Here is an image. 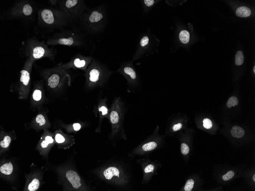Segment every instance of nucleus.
Listing matches in <instances>:
<instances>
[{
	"label": "nucleus",
	"instance_id": "obj_1",
	"mask_svg": "<svg viewBox=\"0 0 255 191\" xmlns=\"http://www.w3.org/2000/svg\"><path fill=\"white\" fill-rule=\"evenodd\" d=\"M106 7L104 4L92 9H89L80 18L81 26L84 30L91 35L103 31L106 26Z\"/></svg>",
	"mask_w": 255,
	"mask_h": 191
},
{
	"label": "nucleus",
	"instance_id": "obj_2",
	"mask_svg": "<svg viewBox=\"0 0 255 191\" xmlns=\"http://www.w3.org/2000/svg\"><path fill=\"white\" fill-rule=\"evenodd\" d=\"M112 73L106 66L94 58L86 70V87L89 90L103 87Z\"/></svg>",
	"mask_w": 255,
	"mask_h": 191
},
{
	"label": "nucleus",
	"instance_id": "obj_3",
	"mask_svg": "<svg viewBox=\"0 0 255 191\" xmlns=\"http://www.w3.org/2000/svg\"><path fill=\"white\" fill-rule=\"evenodd\" d=\"M41 16L44 24L55 28L61 29L72 22L68 14L61 9L60 10L44 9L41 11Z\"/></svg>",
	"mask_w": 255,
	"mask_h": 191
},
{
	"label": "nucleus",
	"instance_id": "obj_4",
	"mask_svg": "<svg viewBox=\"0 0 255 191\" xmlns=\"http://www.w3.org/2000/svg\"><path fill=\"white\" fill-rule=\"evenodd\" d=\"M125 111V104L120 97H116L113 101L109 114L112 125V136H115L122 130V124Z\"/></svg>",
	"mask_w": 255,
	"mask_h": 191
},
{
	"label": "nucleus",
	"instance_id": "obj_5",
	"mask_svg": "<svg viewBox=\"0 0 255 191\" xmlns=\"http://www.w3.org/2000/svg\"><path fill=\"white\" fill-rule=\"evenodd\" d=\"M86 41L85 37L79 32L71 30L63 31L55 35L51 44L61 45L69 47H82Z\"/></svg>",
	"mask_w": 255,
	"mask_h": 191
},
{
	"label": "nucleus",
	"instance_id": "obj_6",
	"mask_svg": "<svg viewBox=\"0 0 255 191\" xmlns=\"http://www.w3.org/2000/svg\"><path fill=\"white\" fill-rule=\"evenodd\" d=\"M60 9L69 15L72 21L79 20L89 8L84 1L81 0H67L59 2Z\"/></svg>",
	"mask_w": 255,
	"mask_h": 191
},
{
	"label": "nucleus",
	"instance_id": "obj_7",
	"mask_svg": "<svg viewBox=\"0 0 255 191\" xmlns=\"http://www.w3.org/2000/svg\"><path fill=\"white\" fill-rule=\"evenodd\" d=\"M118 71L127 79L128 84L130 88L133 89L137 88L138 84V78L131 62L122 65Z\"/></svg>",
	"mask_w": 255,
	"mask_h": 191
},
{
	"label": "nucleus",
	"instance_id": "obj_8",
	"mask_svg": "<svg viewBox=\"0 0 255 191\" xmlns=\"http://www.w3.org/2000/svg\"><path fill=\"white\" fill-rule=\"evenodd\" d=\"M70 77L65 70L60 68L58 73L52 74L48 79V84L51 88H57L64 85L65 83H70Z\"/></svg>",
	"mask_w": 255,
	"mask_h": 191
},
{
	"label": "nucleus",
	"instance_id": "obj_9",
	"mask_svg": "<svg viewBox=\"0 0 255 191\" xmlns=\"http://www.w3.org/2000/svg\"><path fill=\"white\" fill-rule=\"evenodd\" d=\"M93 59L91 56L85 57L79 55L73 59L70 62L63 65V66L65 68H73L86 70L92 62Z\"/></svg>",
	"mask_w": 255,
	"mask_h": 191
},
{
	"label": "nucleus",
	"instance_id": "obj_10",
	"mask_svg": "<svg viewBox=\"0 0 255 191\" xmlns=\"http://www.w3.org/2000/svg\"><path fill=\"white\" fill-rule=\"evenodd\" d=\"M66 177L73 187L75 189H78L82 185L80 178L76 172L72 170H68L66 174Z\"/></svg>",
	"mask_w": 255,
	"mask_h": 191
},
{
	"label": "nucleus",
	"instance_id": "obj_11",
	"mask_svg": "<svg viewBox=\"0 0 255 191\" xmlns=\"http://www.w3.org/2000/svg\"><path fill=\"white\" fill-rule=\"evenodd\" d=\"M120 171L118 169L115 167H110L106 169L103 172V175L105 179L110 180L114 177L119 176Z\"/></svg>",
	"mask_w": 255,
	"mask_h": 191
},
{
	"label": "nucleus",
	"instance_id": "obj_12",
	"mask_svg": "<svg viewBox=\"0 0 255 191\" xmlns=\"http://www.w3.org/2000/svg\"><path fill=\"white\" fill-rule=\"evenodd\" d=\"M46 52L44 47L42 46H35L32 51L33 57L35 59H39L43 57Z\"/></svg>",
	"mask_w": 255,
	"mask_h": 191
},
{
	"label": "nucleus",
	"instance_id": "obj_13",
	"mask_svg": "<svg viewBox=\"0 0 255 191\" xmlns=\"http://www.w3.org/2000/svg\"><path fill=\"white\" fill-rule=\"evenodd\" d=\"M251 10L244 6L238 8L236 11L237 16L239 17H248L251 15Z\"/></svg>",
	"mask_w": 255,
	"mask_h": 191
},
{
	"label": "nucleus",
	"instance_id": "obj_14",
	"mask_svg": "<svg viewBox=\"0 0 255 191\" xmlns=\"http://www.w3.org/2000/svg\"><path fill=\"white\" fill-rule=\"evenodd\" d=\"M231 134L234 138H241L244 136L245 131L243 128L236 125L232 128Z\"/></svg>",
	"mask_w": 255,
	"mask_h": 191
},
{
	"label": "nucleus",
	"instance_id": "obj_15",
	"mask_svg": "<svg viewBox=\"0 0 255 191\" xmlns=\"http://www.w3.org/2000/svg\"><path fill=\"white\" fill-rule=\"evenodd\" d=\"M13 167L11 163L4 164L1 166L0 171L2 173L6 175H9L12 173Z\"/></svg>",
	"mask_w": 255,
	"mask_h": 191
},
{
	"label": "nucleus",
	"instance_id": "obj_16",
	"mask_svg": "<svg viewBox=\"0 0 255 191\" xmlns=\"http://www.w3.org/2000/svg\"><path fill=\"white\" fill-rule=\"evenodd\" d=\"M21 74L20 81L23 83L24 85L27 86L30 80V74L28 71L24 70L21 71Z\"/></svg>",
	"mask_w": 255,
	"mask_h": 191
},
{
	"label": "nucleus",
	"instance_id": "obj_17",
	"mask_svg": "<svg viewBox=\"0 0 255 191\" xmlns=\"http://www.w3.org/2000/svg\"><path fill=\"white\" fill-rule=\"evenodd\" d=\"M179 39L181 43L186 44L188 43L190 39V34L187 31L184 30L180 32Z\"/></svg>",
	"mask_w": 255,
	"mask_h": 191
},
{
	"label": "nucleus",
	"instance_id": "obj_18",
	"mask_svg": "<svg viewBox=\"0 0 255 191\" xmlns=\"http://www.w3.org/2000/svg\"><path fill=\"white\" fill-rule=\"evenodd\" d=\"M244 56L243 52L241 51L237 52L235 56V64L237 66H240L244 63Z\"/></svg>",
	"mask_w": 255,
	"mask_h": 191
},
{
	"label": "nucleus",
	"instance_id": "obj_19",
	"mask_svg": "<svg viewBox=\"0 0 255 191\" xmlns=\"http://www.w3.org/2000/svg\"><path fill=\"white\" fill-rule=\"evenodd\" d=\"M22 12L23 14L26 16H30L33 12V9L31 5L29 4H26L23 6L22 9Z\"/></svg>",
	"mask_w": 255,
	"mask_h": 191
},
{
	"label": "nucleus",
	"instance_id": "obj_20",
	"mask_svg": "<svg viewBox=\"0 0 255 191\" xmlns=\"http://www.w3.org/2000/svg\"><path fill=\"white\" fill-rule=\"evenodd\" d=\"M158 144L156 142L154 141L150 142L145 143L143 146L142 149L145 151L153 150L156 148Z\"/></svg>",
	"mask_w": 255,
	"mask_h": 191
},
{
	"label": "nucleus",
	"instance_id": "obj_21",
	"mask_svg": "<svg viewBox=\"0 0 255 191\" xmlns=\"http://www.w3.org/2000/svg\"><path fill=\"white\" fill-rule=\"evenodd\" d=\"M39 180L37 179H33L31 183L29 185L28 189L29 191H34L37 190L39 186Z\"/></svg>",
	"mask_w": 255,
	"mask_h": 191
},
{
	"label": "nucleus",
	"instance_id": "obj_22",
	"mask_svg": "<svg viewBox=\"0 0 255 191\" xmlns=\"http://www.w3.org/2000/svg\"><path fill=\"white\" fill-rule=\"evenodd\" d=\"M239 103L238 98L235 96H232L228 100L226 105L228 108H231L232 106L237 105Z\"/></svg>",
	"mask_w": 255,
	"mask_h": 191
},
{
	"label": "nucleus",
	"instance_id": "obj_23",
	"mask_svg": "<svg viewBox=\"0 0 255 191\" xmlns=\"http://www.w3.org/2000/svg\"><path fill=\"white\" fill-rule=\"evenodd\" d=\"M11 141V138L9 136H6L4 138V140L1 142L0 145L2 148H7L9 147Z\"/></svg>",
	"mask_w": 255,
	"mask_h": 191
},
{
	"label": "nucleus",
	"instance_id": "obj_24",
	"mask_svg": "<svg viewBox=\"0 0 255 191\" xmlns=\"http://www.w3.org/2000/svg\"><path fill=\"white\" fill-rule=\"evenodd\" d=\"M194 184V181L190 179L188 180L185 185L184 189L185 191H191L193 189Z\"/></svg>",
	"mask_w": 255,
	"mask_h": 191
},
{
	"label": "nucleus",
	"instance_id": "obj_25",
	"mask_svg": "<svg viewBox=\"0 0 255 191\" xmlns=\"http://www.w3.org/2000/svg\"><path fill=\"white\" fill-rule=\"evenodd\" d=\"M33 99L36 101H39L42 98V92L39 90H36L33 92Z\"/></svg>",
	"mask_w": 255,
	"mask_h": 191
},
{
	"label": "nucleus",
	"instance_id": "obj_26",
	"mask_svg": "<svg viewBox=\"0 0 255 191\" xmlns=\"http://www.w3.org/2000/svg\"><path fill=\"white\" fill-rule=\"evenodd\" d=\"M36 122L37 123L39 124L40 126H42L46 124V120L44 116L42 115H39L36 119Z\"/></svg>",
	"mask_w": 255,
	"mask_h": 191
},
{
	"label": "nucleus",
	"instance_id": "obj_27",
	"mask_svg": "<svg viewBox=\"0 0 255 191\" xmlns=\"http://www.w3.org/2000/svg\"><path fill=\"white\" fill-rule=\"evenodd\" d=\"M203 126L206 129H210L212 127V121L208 118L204 119L203 120Z\"/></svg>",
	"mask_w": 255,
	"mask_h": 191
},
{
	"label": "nucleus",
	"instance_id": "obj_28",
	"mask_svg": "<svg viewBox=\"0 0 255 191\" xmlns=\"http://www.w3.org/2000/svg\"><path fill=\"white\" fill-rule=\"evenodd\" d=\"M181 152L184 155H187L190 152V148L186 143H183L181 144Z\"/></svg>",
	"mask_w": 255,
	"mask_h": 191
},
{
	"label": "nucleus",
	"instance_id": "obj_29",
	"mask_svg": "<svg viewBox=\"0 0 255 191\" xmlns=\"http://www.w3.org/2000/svg\"><path fill=\"white\" fill-rule=\"evenodd\" d=\"M234 172L233 171H230L222 177L223 179L225 181H227L230 180L234 177Z\"/></svg>",
	"mask_w": 255,
	"mask_h": 191
},
{
	"label": "nucleus",
	"instance_id": "obj_30",
	"mask_svg": "<svg viewBox=\"0 0 255 191\" xmlns=\"http://www.w3.org/2000/svg\"><path fill=\"white\" fill-rule=\"evenodd\" d=\"M149 42V39L147 36H144L141 40L140 45L141 47H144L147 45Z\"/></svg>",
	"mask_w": 255,
	"mask_h": 191
},
{
	"label": "nucleus",
	"instance_id": "obj_31",
	"mask_svg": "<svg viewBox=\"0 0 255 191\" xmlns=\"http://www.w3.org/2000/svg\"><path fill=\"white\" fill-rule=\"evenodd\" d=\"M55 140L58 143H62L65 142V138L62 135L60 134H57L55 136Z\"/></svg>",
	"mask_w": 255,
	"mask_h": 191
},
{
	"label": "nucleus",
	"instance_id": "obj_32",
	"mask_svg": "<svg viewBox=\"0 0 255 191\" xmlns=\"http://www.w3.org/2000/svg\"><path fill=\"white\" fill-rule=\"evenodd\" d=\"M154 170V166L152 165H149L145 167V173L153 172Z\"/></svg>",
	"mask_w": 255,
	"mask_h": 191
},
{
	"label": "nucleus",
	"instance_id": "obj_33",
	"mask_svg": "<svg viewBox=\"0 0 255 191\" xmlns=\"http://www.w3.org/2000/svg\"><path fill=\"white\" fill-rule=\"evenodd\" d=\"M183 124L180 123L176 124L173 125L172 127V130L173 131L176 132L178 131L182 128Z\"/></svg>",
	"mask_w": 255,
	"mask_h": 191
},
{
	"label": "nucleus",
	"instance_id": "obj_34",
	"mask_svg": "<svg viewBox=\"0 0 255 191\" xmlns=\"http://www.w3.org/2000/svg\"><path fill=\"white\" fill-rule=\"evenodd\" d=\"M143 1L145 5L148 7H150L153 6L154 3V0H145Z\"/></svg>",
	"mask_w": 255,
	"mask_h": 191
},
{
	"label": "nucleus",
	"instance_id": "obj_35",
	"mask_svg": "<svg viewBox=\"0 0 255 191\" xmlns=\"http://www.w3.org/2000/svg\"><path fill=\"white\" fill-rule=\"evenodd\" d=\"M73 127L74 130L76 131H79L81 129V125L80 124L77 123H74L73 124Z\"/></svg>",
	"mask_w": 255,
	"mask_h": 191
},
{
	"label": "nucleus",
	"instance_id": "obj_36",
	"mask_svg": "<svg viewBox=\"0 0 255 191\" xmlns=\"http://www.w3.org/2000/svg\"><path fill=\"white\" fill-rule=\"evenodd\" d=\"M45 140L48 142L49 143H52L54 142V140L52 137L49 136L45 138Z\"/></svg>",
	"mask_w": 255,
	"mask_h": 191
},
{
	"label": "nucleus",
	"instance_id": "obj_37",
	"mask_svg": "<svg viewBox=\"0 0 255 191\" xmlns=\"http://www.w3.org/2000/svg\"><path fill=\"white\" fill-rule=\"evenodd\" d=\"M49 144L48 142L46 141V140L43 141L42 143H41V146L42 148H45L47 147L48 145Z\"/></svg>",
	"mask_w": 255,
	"mask_h": 191
},
{
	"label": "nucleus",
	"instance_id": "obj_38",
	"mask_svg": "<svg viewBox=\"0 0 255 191\" xmlns=\"http://www.w3.org/2000/svg\"><path fill=\"white\" fill-rule=\"evenodd\" d=\"M253 179L254 181L255 182V174H254V175H253Z\"/></svg>",
	"mask_w": 255,
	"mask_h": 191
},
{
	"label": "nucleus",
	"instance_id": "obj_39",
	"mask_svg": "<svg viewBox=\"0 0 255 191\" xmlns=\"http://www.w3.org/2000/svg\"><path fill=\"white\" fill-rule=\"evenodd\" d=\"M253 70H254V72L255 73V66H254V68Z\"/></svg>",
	"mask_w": 255,
	"mask_h": 191
}]
</instances>
